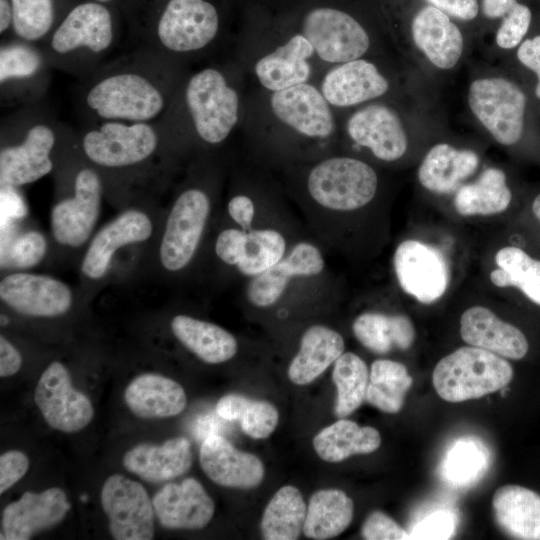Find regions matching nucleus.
<instances>
[{"label":"nucleus","instance_id":"obj_1","mask_svg":"<svg viewBox=\"0 0 540 540\" xmlns=\"http://www.w3.org/2000/svg\"><path fill=\"white\" fill-rule=\"evenodd\" d=\"M377 190L378 176L369 164L333 156L308 169L297 201L315 239L338 248L345 221L369 206Z\"/></svg>","mask_w":540,"mask_h":540},{"label":"nucleus","instance_id":"obj_2","mask_svg":"<svg viewBox=\"0 0 540 540\" xmlns=\"http://www.w3.org/2000/svg\"><path fill=\"white\" fill-rule=\"evenodd\" d=\"M327 265L316 240L298 239L286 256L265 272L248 278L243 296L255 309H271L288 297L316 296L325 287Z\"/></svg>","mask_w":540,"mask_h":540},{"label":"nucleus","instance_id":"obj_3","mask_svg":"<svg viewBox=\"0 0 540 540\" xmlns=\"http://www.w3.org/2000/svg\"><path fill=\"white\" fill-rule=\"evenodd\" d=\"M512 378L513 368L504 357L470 345L439 360L432 374L437 394L448 402L478 399L504 388Z\"/></svg>","mask_w":540,"mask_h":540},{"label":"nucleus","instance_id":"obj_4","mask_svg":"<svg viewBox=\"0 0 540 540\" xmlns=\"http://www.w3.org/2000/svg\"><path fill=\"white\" fill-rule=\"evenodd\" d=\"M212 212V201L201 188L182 191L174 201L160 241L161 265L169 272L185 270L195 258Z\"/></svg>","mask_w":540,"mask_h":540},{"label":"nucleus","instance_id":"obj_5","mask_svg":"<svg viewBox=\"0 0 540 540\" xmlns=\"http://www.w3.org/2000/svg\"><path fill=\"white\" fill-rule=\"evenodd\" d=\"M185 99L194 128L209 144L223 142L237 124L239 96L215 68H205L188 81Z\"/></svg>","mask_w":540,"mask_h":540},{"label":"nucleus","instance_id":"obj_6","mask_svg":"<svg viewBox=\"0 0 540 540\" xmlns=\"http://www.w3.org/2000/svg\"><path fill=\"white\" fill-rule=\"evenodd\" d=\"M468 103L477 119L502 145L517 143L523 134L526 96L504 78H483L471 83Z\"/></svg>","mask_w":540,"mask_h":540},{"label":"nucleus","instance_id":"obj_7","mask_svg":"<svg viewBox=\"0 0 540 540\" xmlns=\"http://www.w3.org/2000/svg\"><path fill=\"white\" fill-rule=\"evenodd\" d=\"M88 106L108 120L145 122L159 115L164 98L149 80L135 73H120L95 84L86 98Z\"/></svg>","mask_w":540,"mask_h":540},{"label":"nucleus","instance_id":"obj_8","mask_svg":"<svg viewBox=\"0 0 540 540\" xmlns=\"http://www.w3.org/2000/svg\"><path fill=\"white\" fill-rule=\"evenodd\" d=\"M301 34L327 63L359 59L370 45L367 32L353 16L327 5L313 7L304 14Z\"/></svg>","mask_w":540,"mask_h":540},{"label":"nucleus","instance_id":"obj_9","mask_svg":"<svg viewBox=\"0 0 540 540\" xmlns=\"http://www.w3.org/2000/svg\"><path fill=\"white\" fill-rule=\"evenodd\" d=\"M393 270L400 288L423 304L440 299L450 282V269L445 255L425 242L406 239L396 247Z\"/></svg>","mask_w":540,"mask_h":540},{"label":"nucleus","instance_id":"obj_10","mask_svg":"<svg viewBox=\"0 0 540 540\" xmlns=\"http://www.w3.org/2000/svg\"><path fill=\"white\" fill-rule=\"evenodd\" d=\"M101 505L114 539H153L154 506L139 482L121 474L111 475L102 486Z\"/></svg>","mask_w":540,"mask_h":540},{"label":"nucleus","instance_id":"obj_11","mask_svg":"<svg viewBox=\"0 0 540 540\" xmlns=\"http://www.w3.org/2000/svg\"><path fill=\"white\" fill-rule=\"evenodd\" d=\"M34 400L47 424L62 432L79 431L94 416L90 399L73 387L67 368L59 361L49 364L40 376Z\"/></svg>","mask_w":540,"mask_h":540},{"label":"nucleus","instance_id":"obj_12","mask_svg":"<svg viewBox=\"0 0 540 540\" xmlns=\"http://www.w3.org/2000/svg\"><path fill=\"white\" fill-rule=\"evenodd\" d=\"M157 145L155 130L145 122L126 125L108 121L89 131L82 141L83 150L92 162L110 168L140 163L154 153Z\"/></svg>","mask_w":540,"mask_h":540},{"label":"nucleus","instance_id":"obj_13","mask_svg":"<svg viewBox=\"0 0 540 540\" xmlns=\"http://www.w3.org/2000/svg\"><path fill=\"white\" fill-rule=\"evenodd\" d=\"M219 22L217 9L207 0H169L158 21L157 35L170 51H197L215 38Z\"/></svg>","mask_w":540,"mask_h":540},{"label":"nucleus","instance_id":"obj_14","mask_svg":"<svg viewBox=\"0 0 540 540\" xmlns=\"http://www.w3.org/2000/svg\"><path fill=\"white\" fill-rule=\"evenodd\" d=\"M102 185L98 174L80 170L74 182V195L59 201L50 214L54 239L62 245L79 247L90 237L101 209Z\"/></svg>","mask_w":540,"mask_h":540},{"label":"nucleus","instance_id":"obj_15","mask_svg":"<svg viewBox=\"0 0 540 540\" xmlns=\"http://www.w3.org/2000/svg\"><path fill=\"white\" fill-rule=\"evenodd\" d=\"M0 298L22 315L55 317L70 309L73 295L67 284L54 277L14 272L1 280Z\"/></svg>","mask_w":540,"mask_h":540},{"label":"nucleus","instance_id":"obj_16","mask_svg":"<svg viewBox=\"0 0 540 540\" xmlns=\"http://www.w3.org/2000/svg\"><path fill=\"white\" fill-rule=\"evenodd\" d=\"M270 106L280 122L304 137L325 139L334 132L331 105L308 82L272 92Z\"/></svg>","mask_w":540,"mask_h":540},{"label":"nucleus","instance_id":"obj_17","mask_svg":"<svg viewBox=\"0 0 540 540\" xmlns=\"http://www.w3.org/2000/svg\"><path fill=\"white\" fill-rule=\"evenodd\" d=\"M69 510L67 495L59 487L40 493L27 491L4 508L1 539L28 540L35 533L60 523Z\"/></svg>","mask_w":540,"mask_h":540},{"label":"nucleus","instance_id":"obj_18","mask_svg":"<svg viewBox=\"0 0 540 540\" xmlns=\"http://www.w3.org/2000/svg\"><path fill=\"white\" fill-rule=\"evenodd\" d=\"M352 141L379 160L393 162L406 152L408 141L399 117L390 108L372 104L357 110L347 122Z\"/></svg>","mask_w":540,"mask_h":540},{"label":"nucleus","instance_id":"obj_19","mask_svg":"<svg viewBox=\"0 0 540 540\" xmlns=\"http://www.w3.org/2000/svg\"><path fill=\"white\" fill-rule=\"evenodd\" d=\"M152 232V221L145 212L129 209L120 213L91 240L81 263L83 274L93 280L101 279L118 249L144 242Z\"/></svg>","mask_w":540,"mask_h":540},{"label":"nucleus","instance_id":"obj_20","mask_svg":"<svg viewBox=\"0 0 540 540\" xmlns=\"http://www.w3.org/2000/svg\"><path fill=\"white\" fill-rule=\"evenodd\" d=\"M199 461L208 478L224 487L254 488L265 474L264 465L256 455L235 448L217 434L203 440Z\"/></svg>","mask_w":540,"mask_h":540},{"label":"nucleus","instance_id":"obj_21","mask_svg":"<svg viewBox=\"0 0 540 540\" xmlns=\"http://www.w3.org/2000/svg\"><path fill=\"white\" fill-rule=\"evenodd\" d=\"M155 515L167 529H201L212 519L215 505L202 484L186 478L168 483L152 499Z\"/></svg>","mask_w":540,"mask_h":540},{"label":"nucleus","instance_id":"obj_22","mask_svg":"<svg viewBox=\"0 0 540 540\" xmlns=\"http://www.w3.org/2000/svg\"><path fill=\"white\" fill-rule=\"evenodd\" d=\"M55 143L53 131L46 125L33 126L21 144L0 152V182L12 188L33 183L53 168L50 153Z\"/></svg>","mask_w":540,"mask_h":540},{"label":"nucleus","instance_id":"obj_23","mask_svg":"<svg viewBox=\"0 0 540 540\" xmlns=\"http://www.w3.org/2000/svg\"><path fill=\"white\" fill-rule=\"evenodd\" d=\"M460 334L470 346L491 351L504 358L522 359L529 348L521 330L501 320L484 306H472L462 313Z\"/></svg>","mask_w":540,"mask_h":540},{"label":"nucleus","instance_id":"obj_24","mask_svg":"<svg viewBox=\"0 0 540 540\" xmlns=\"http://www.w3.org/2000/svg\"><path fill=\"white\" fill-rule=\"evenodd\" d=\"M112 39L110 12L99 3L88 2L69 12L54 32L51 47L60 54L82 47L99 53L111 45Z\"/></svg>","mask_w":540,"mask_h":540},{"label":"nucleus","instance_id":"obj_25","mask_svg":"<svg viewBox=\"0 0 540 540\" xmlns=\"http://www.w3.org/2000/svg\"><path fill=\"white\" fill-rule=\"evenodd\" d=\"M389 88L378 68L364 59H355L329 70L323 77L320 90L328 103L348 107L378 98Z\"/></svg>","mask_w":540,"mask_h":540},{"label":"nucleus","instance_id":"obj_26","mask_svg":"<svg viewBox=\"0 0 540 540\" xmlns=\"http://www.w3.org/2000/svg\"><path fill=\"white\" fill-rule=\"evenodd\" d=\"M314 54V48L307 38L296 33L260 57L254 65V73L261 86L271 92L306 83L312 71L309 59Z\"/></svg>","mask_w":540,"mask_h":540},{"label":"nucleus","instance_id":"obj_27","mask_svg":"<svg viewBox=\"0 0 540 540\" xmlns=\"http://www.w3.org/2000/svg\"><path fill=\"white\" fill-rule=\"evenodd\" d=\"M123 465L148 482L171 480L190 469L191 444L185 437L171 438L160 445L140 443L124 454Z\"/></svg>","mask_w":540,"mask_h":540},{"label":"nucleus","instance_id":"obj_28","mask_svg":"<svg viewBox=\"0 0 540 540\" xmlns=\"http://www.w3.org/2000/svg\"><path fill=\"white\" fill-rule=\"evenodd\" d=\"M412 38L415 45L436 67H454L463 50V37L459 28L447 14L429 5L413 18Z\"/></svg>","mask_w":540,"mask_h":540},{"label":"nucleus","instance_id":"obj_29","mask_svg":"<svg viewBox=\"0 0 540 540\" xmlns=\"http://www.w3.org/2000/svg\"><path fill=\"white\" fill-rule=\"evenodd\" d=\"M124 399L136 416L145 419L176 416L187 403L185 391L178 382L155 373L134 378L125 389Z\"/></svg>","mask_w":540,"mask_h":540},{"label":"nucleus","instance_id":"obj_30","mask_svg":"<svg viewBox=\"0 0 540 540\" xmlns=\"http://www.w3.org/2000/svg\"><path fill=\"white\" fill-rule=\"evenodd\" d=\"M495 522L513 539L540 540V495L519 485H505L492 499Z\"/></svg>","mask_w":540,"mask_h":540},{"label":"nucleus","instance_id":"obj_31","mask_svg":"<svg viewBox=\"0 0 540 540\" xmlns=\"http://www.w3.org/2000/svg\"><path fill=\"white\" fill-rule=\"evenodd\" d=\"M479 165L478 155L468 149H456L449 144L433 146L418 169V180L427 190L437 194L456 192L461 183Z\"/></svg>","mask_w":540,"mask_h":540},{"label":"nucleus","instance_id":"obj_32","mask_svg":"<svg viewBox=\"0 0 540 540\" xmlns=\"http://www.w3.org/2000/svg\"><path fill=\"white\" fill-rule=\"evenodd\" d=\"M344 349V339L338 331L322 324L308 327L289 364V379L297 385L311 383L344 353Z\"/></svg>","mask_w":540,"mask_h":540},{"label":"nucleus","instance_id":"obj_33","mask_svg":"<svg viewBox=\"0 0 540 540\" xmlns=\"http://www.w3.org/2000/svg\"><path fill=\"white\" fill-rule=\"evenodd\" d=\"M171 330L185 348L205 363H224L237 354L235 336L215 323L179 314L172 318Z\"/></svg>","mask_w":540,"mask_h":540},{"label":"nucleus","instance_id":"obj_34","mask_svg":"<svg viewBox=\"0 0 540 540\" xmlns=\"http://www.w3.org/2000/svg\"><path fill=\"white\" fill-rule=\"evenodd\" d=\"M352 331L366 349L376 354L407 350L416 336L415 327L408 316L380 311L359 314L352 323Z\"/></svg>","mask_w":540,"mask_h":540},{"label":"nucleus","instance_id":"obj_35","mask_svg":"<svg viewBox=\"0 0 540 540\" xmlns=\"http://www.w3.org/2000/svg\"><path fill=\"white\" fill-rule=\"evenodd\" d=\"M381 444V436L371 426H359L356 422L340 419L318 432L313 446L324 461L337 463L355 454L376 451Z\"/></svg>","mask_w":540,"mask_h":540},{"label":"nucleus","instance_id":"obj_36","mask_svg":"<svg viewBox=\"0 0 540 540\" xmlns=\"http://www.w3.org/2000/svg\"><path fill=\"white\" fill-rule=\"evenodd\" d=\"M511 199L504 171L490 167L475 182L462 185L456 191L454 207L461 216H489L504 212Z\"/></svg>","mask_w":540,"mask_h":540},{"label":"nucleus","instance_id":"obj_37","mask_svg":"<svg viewBox=\"0 0 540 540\" xmlns=\"http://www.w3.org/2000/svg\"><path fill=\"white\" fill-rule=\"evenodd\" d=\"M353 512V501L344 491L318 490L310 498L303 533L314 540L336 537L350 525Z\"/></svg>","mask_w":540,"mask_h":540},{"label":"nucleus","instance_id":"obj_38","mask_svg":"<svg viewBox=\"0 0 540 540\" xmlns=\"http://www.w3.org/2000/svg\"><path fill=\"white\" fill-rule=\"evenodd\" d=\"M307 507L301 492L295 486L281 487L267 504L261 532L267 540L298 539L306 519Z\"/></svg>","mask_w":540,"mask_h":540},{"label":"nucleus","instance_id":"obj_39","mask_svg":"<svg viewBox=\"0 0 540 540\" xmlns=\"http://www.w3.org/2000/svg\"><path fill=\"white\" fill-rule=\"evenodd\" d=\"M496 268L489 275L497 287H516L533 303L540 305V260L523 249L505 246L494 258Z\"/></svg>","mask_w":540,"mask_h":540},{"label":"nucleus","instance_id":"obj_40","mask_svg":"<svg viewBox=\"0 0 540 540\" xmlns=\"http://www.w3.org/2000/svg\"><path fill=\"white\" fill-rule=\"evenodd\" d=\"M412 383L413 378L404 364L389 359L375 360L370 368L365 399L379 410L395 414L401 410Z\"/></svg>","mask_w":540,"mask_h":540},{"label":"nucleus","instance_id":"obj_41","mask_svg":"<svg viewBox=\"0 0 540 540\" xmlns=\"http://www.w3.org/2000/svg\"><path fill=\"white\" fill-rule=\"evenodd\" d=\"M489 458V451L480 440L459 438L447 450L439 468L440 476L449 486L469 487L486 473Z\"/></svg>","mask_w":540,"mask_h":540},{"label":"nucleus","instance_id":"obj_42","mask_svg":"<svg viewBox=\"0 0 540 540\" xmlns=\"http://www.w3.org/2000/svg\"><path fill=\"white\" fill-rule=\"evenodd\" d=\"M294 242L285 227L254 228L247 232L245 255L236 270L247 279L257 276L280 262Z\"/></svg>","mask_w":540,"mask_h":540},{"label":"nucleus","instance_id":"obj_43","mask_svg":"<svg viewBox=\"0 0 540 540\" xmlns=\"http://www.w3.org/2000/svg\"><path fill=\"white\" fill-rule=\"evenodd\" d=\"M332 380L337 388L334 413L337 417H346L365 400L369 382L367 365L355 353L344 352L334 362Z\"/></svg>","mask_w":540,"mask_h":540},{"label":"nucleus","instance_id":"obj_44","mask_svg":"<svg viewBox=\"0 0 540 540\" xmlns=\"http://www.w3.org/2000/svg\"><path fill=\"white\" fill-rule=\"evenodd\" d=\"M13 28L16 34L28 41L45 36L54 19L53 0H11Z\"/></svg>","mask_w":540,"mask_h":540},{"label":"nucleus","instance_id":"obj_45","mask_svg":"<svg viewBox=\"0 0 540 540\" xmlns=\"http://www.w3.org/2000/svg\"><path fill=\"white\" fill-rule=\"evenodd\" d=\"M41 58L37 51L25 45H8L0 50V81L28 78L37 73Z\"/></svg>","mask_w":540,"mask_h":540},{"label":"nucleus","instance_id":"obj_46","mask_svg":"<svg viewBox=\"0 0 540 540\" xmlns=\"http://www.w3.org/2000/svg\"><path fill=\"white\" fill-rule=\"evenodd\" d=\"M47 250L45 236L30 230L16 237L8 248L5 263L18 269L31 268L44 258Z\"/></svg>","mask_w":540,"mask_h":540},{"label":"nucleus","instance_id":"obj_47","mask_svg":"<svg viewBox=\"0 0 540 540\" xmlns=\"http://www.w3.org/2000/svg\"><path fill=\"white\" fill-rule=\"evenodd\" d=\"M278 419V411L270 402L250 400L240 421L245 434L254 439H264L275 430Z\"/></svg>","mask_w":540,"mask_h":540},{"label":"nucleus","instance_id":"obj_48","mask_svg":"<svg viewBox=\"0 0 540 540\" xmlns=\"http://www.w3.org/2000/svg\"><path fill=\"white\" fill-rule=\"evenodd\" d=\"M457 520L451 510H435L414 525L409 539H449L455 534Z\"/></svg>","mask_w":540,"mask_h":540},{"label":"nucleus","instance_id":"obj_49","mask_svg":"<svg viewBox=\"0 0 540 540\" xmlns=\"http://www.w3.org/2000/svg\"><path fill=\"white\" fill-rule=\"evenodd\" d=\"M531 22V11L517 3L505 16L496 34V42L499 47L510 49L517 46L527 33Z\"/></svg>","mask_w":540,"mask_h":540},{"label":"nucleus","instance_id":"obj_50","mask_svg":"<svg viewBox=\"0 0 540 540\" xmlns=\"http://www.w3.org/2000/svg\"><path fill=\"white\" fill-rule=\"evenodd\" d=\"M247 232L237 226L221 230L215 240L214 251L218 259L236 268L245 255Z\"/></svg>","mask_w":540,"mask_h":540},{"label":"nucleus","instance_id":"obj_51","mask_svg":"<svg viewBox=\"0 0 540 540\" xmlns=\"http://www.w3.org/2000/svg\"><path fill=\"white\" fill-rule=\"evenodd\" d=\"M361 534L367 540L409 539V533L381 511L369 514L362 525Z\"/></svg>","mask_w":540,"mask_h":540},{"label":"nucleus","instance_id":"obj_52","mask_svg":"<svg viewBox=\"0 0 540 540\" xmlns=\"http://www.w3.org/2000/svg\"><path fill=\"white\" fill-rule=\"evenodd\" d=\"M29 459L19 450H10L0 456V493L3 494L28 471Z\"/></svg>","mask_w":540,"mask_h":540},{"label":"nucleus","instance_id":"obj_53","mask_svg":"<svg viewBox=\"0 0 540 540\" xmlns=\"http://www.w3.org/2000/svg\"><path fill=\"white\" fill-rule=\"evenodd\" d=\"M431 6L447 15L461 19L472 20L478 14L477 0H426Z\"/></svg>","mask_w":540,"mask_h":540},{"label":"nucleus","instance_id":"obj_54","mask_svg":"<svg viewBox=\"0 0 540 540\" xmlns=\"http://www.w3.org/2000/svg\"><path fill=\"white\" fill-rule=\"evenodd\" d=\"M519 61L527 68L533 70L538 76L535 94L540 98V35L525 40L517 51Z\"/></svg>","mask_w":540,"mask_h":540},{"label":"nucleus","instance_id":"obj_55","mask_svg":"<svg viewBox=\"0 0 540 540\" xmlns=\"http://www.w3.org/2000/svg\"><path fill=\"white\" fill-rule=\"evenodd\" d=\"M250 400L241 394H227L217 402L216 412L225 420H240Z\"/></svg>","mask_w":540,"mask_h":540},{"label":"nucleus","instance_id":"obj_56","mask_svg":"<svg viewBox=\"0 0 540 540\" xmlns=\"http://www.w3.org/2000/svg\"><path fill=\"white\" fill-rule=\"evenodd\" d=\"M22 365V357L15 346L3 335L0 336V376L9 377L16 374Z\"/></svg>","mask_w":540,"mask_h":540},{"label":"nucleus","instance_id":"obj_57","mask_svg":"<svg viewBox=\"0 0 540 540\" xmlns=\"http://www.w3.org/2000/svg\"><path fill=\"white\" fill-rule=\"evenodd\" d=\"M517 4L516 0H483V13L488 18L505 17Z\"/></svg>","mask_w":540,"mask_h":540},{"label":"nucleus","instance_id":"obj_58","mask_svg":"<svg viewBox=\"0 0 540 540\" xmlns=\"http://www.w3.org/2000/svg\"><path fill=\"white\" fill-rule=\"evenodd\" d=\"M13 20L12 6L8 0H0V32L3 33Z\"/></svg>","mask_w":540,"mask_h":540},{"label":"nucleus","instance_id":"obj_59","mask_svg":"<svg viewBox=\"0 0 540 540\" xmlns=\"http://www.w3.org/2000/svg\"><path fill=\"white\" fill-rule=\"evenodd\" d=\"M532 211H533V214L534 216L536 217V219L539 221L540 223V194H538L533 203H532Z\"/></svg>","mask_w":540,"mask_h":540},{"label":"nucleus","instance_id":"obj_60","mask_svg":"<svg viewBox=\"0 0 540 540\" xmlns=\"http://www.w3.org/2000/svg\"><path fill=\"white\" fill-rule=\"evenodd\" d=\"M97 1H100V2H107V1H110V0H97Z\"/></svg>","mask_w":540,"mask_h":540}]
</instances>
